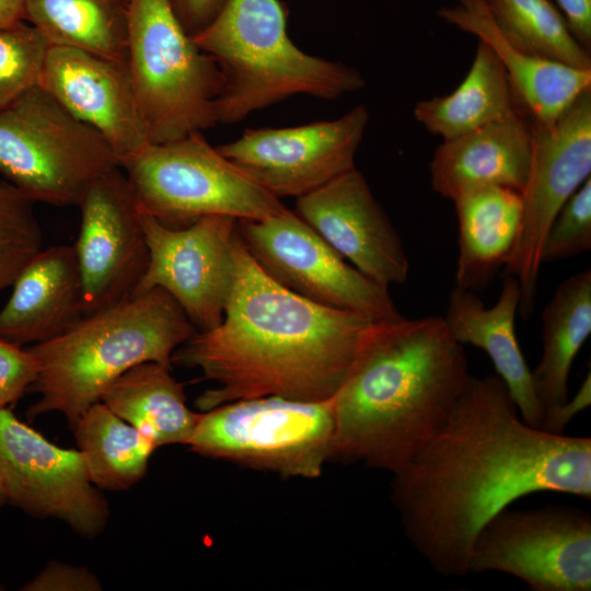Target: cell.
<instances>
[{"label":"cell","mask_w":591,"mask_h":591,"mask_svg":"<svg viewBox=\"0 0 591 591\" xmlns=\"http://www.w3.org/2000/svg\"><path fill=\"white\" fill-rule=\"evenodd\" d=\"M591 404V375L590 372L582 381L577 393L568 397L549 417L541 424V429L551 433L561 434L569 421Z\"/></svg>","instance_id":"obj_36"},{"label":"cell","mask_w":591,"mask_h":591,"mask_svg":"<svg viewBox=\"0 0 591 591\" xmlns=\"http://www.w3.org/2000/svg\"><path fill=\"white\" fill-rule=\"evenodd\" d=\"M531 161L522 190L523 213L505 276L520 286L519 314L529 318L535 306L545 235L561 206L591 177V88L583 91L552 124L532 120Z\"/></svg>","instance_id":"obj_12"},{"label":"cell","mask_w":591,"mask_h":591,"mask_svg":"<svg viewBox=\"0 0 591 591\" xmlns=\"http://www.w3.org/2000/svg\"><path fill=\"white\" fill-rule=\"evenodd\" d=\"M591 248V177L561 206L544 239L542 264L567 259Z\"/></svg>","instance_id":"obj_32"},{"label":"cell","mask_w":591,"mask_h":591,"mask_svg":"<svg viewBox=\"0 0 591 591\" xmlns=\"http://www.w3.org/2000/svg\"><path fill=\"white\" fill-rule=\"evenodd\" d=\"M1 589V588H0Z\"/></svg>","instance_id":"obj_40"},{"label":"cell","mask_w":591,"mask_h":591,"mask_svg":"<svg viewBox=\"0 0 591 591\" xmlns=\"http://www.w3.org/2000/svg\"><path fill=\"white\" fill-rule=\"evenodd\" d=\"M141 221L149 263L135 293L161 288L197 331L219 325L235 281L237 219L211 215L170 228L141 213Z\"/></svg>","instance_id":"obj_14"},{"label":"cell","mask_w":591,"mask_h":591,"mask_svg":"<svg viewBox=\"0 0 591 591\" xmlns=\"http://www.w3.org/2000/svg\"><path fill=\"white\" fill-rule=\"evenodd\" d=\"M21 590L23 591H99L102 584L88 568L50 561Z\"/></svg>","instance_id":"obj_34"},{"label":"cell","mask_w":591,"mask_h":591,"mask_svg":"<svg viewBox=\"0 0 591 591\" xmlns=\"http://www.w3.org/2000/svg\"><path fill=\"white\" fill-rule=\"evenodd\" d=\"M38 85L96 130L115 152L119 165L150 143L126 61L51 46L46 51Z\"/></svg>","instance_id":"obj_18"},{"label":"cell","mask_w":591,"mask_h":591,"mask_svg":"<svg viewBox=\"0 0 591 591\" xmlns=\"http://www.w3.org/2000/svg\"><path fill=\"white\" fill-rule=\"evenodd\" d=\"M541 491L590 500L591 439L528 425L497 374L471 375L440 430L391 482L405 537L443 577L468 575L483 525Z\"/></svg>","instance_id":"obj_1"},{"label":"cell","mask_w":591,"mask_h":591,"mask_svg":"<svg viewBox=\"0 0 591 591\" xmlns=\"http://www.w3.org/2000/svg\"><path fill=\"white\" fill-rule=\"evenodd\" d=\"M101 402L157 449L186 445L200 418V413L187 407L184 384L174 379L171 367L152 361L118 376L104 391Z\"/></svg>","instance_id":"obj_24"},{"label":"cell","mask_w":591,"mask_h":591,"mask_svg":"<svg viewBox=\"0 0 591 591\" xmlns=\"http://www.w3.org/2000/svg\"><path fill=\"white\" fill-rule=\"evenodd\" d=\"M236 274L223 318L197 331L172 364L197 368L217 387L200 394V412L262 396L332 399L385 323L321 305L273 280L239 234Z\"/></svg>","instance_id":"obj_2"},{"label":"cell","mask_w":591,"mask_h":591,"mask_svg":"<svg viewBox=\"0 0 591 591\" xmlns=\"http://www.w3.org/2000/svg\"><path fill=\"white\" fill-rule=\"evenodd\" d=\"M141 213L170 228L201 217L260 220L286 209L280 199L241 172L202 132L149 143L120 164Z\"/></svg>","instance_id":"obj_8"},{"label":"cell","mask_w":591,"mask_h":591,"mask_svg":"<svg viewBox=\"0 0 591 591\" xmlns=\"http://www.w3.org/2000/svg\"><path fill=\"white\" fill-rule=\"evenodd\" d=\"M227 0H167L184 30L194 36L218 14Z\"/></svg>","instance_id":"obj_35"},{"label":"cell","mask_w":591,"mask_h":591,"mask_svg":"<svg viewBox=\"0 0 591 591\" xmlns=\"http://www.w3.org/2000/svg\"><path fill=\"white\" fill-rule=\"evenodd\" d=\"M34 204L0 177V292L12 287L26 265L43 250V232Z\"/></svg>","instance_id":"obj_30"},{"label":"cell","mask_w":591,"mask_h":591,"mask_svg":"<svg viewBox=\"0 0 591 591\" xmlns=\"http://www.w3.org/2000/svg\"><path fill=\"white\" fill-rule=\"evenodd\" d=\"M130 0H24V21L48 47L127 60Z\"/></svg>","instance_id":"obj_27"},{"label":"cell","mask_w":591,"mask_h":591,"mask_svg":"<svg viewBox=\"0 0 591 591\" xmlns=\"http://www.w3.org/2000/svg\"><path fill=\"white\" fill-rule=\"evenodd\" d=\"M576 39L590 51L591 0H556Z\"/></svg>","instance_id":"obj_37"},{"label":"cell","mask_w":591,"mask_h":591,"mask_svg":"<svg viewBox=\"0 0 591 591\" xmlns=\"http://www.w3.org/2000/svg\"><path fill=\"white\" fill-rule=\"evenodd\" d=\"M72 429L90 479L99 489L125 490L146 475L157 448L103 402L90 406Z\"/></svg>","instance_id":"obj_28"},{"label":"cell","mask_w":591,"mask_h":591,"mask_svg":"<svg viewBox=\"0 0 591 591\" xmlns=\"http://www.w3.org/2000/svg\"><path fill=\"white\" fill-rule=\"evenodd\" d=\"M459 222L455 286L477 291L507 264L517 243L523 213L519 190L484 185L453 200Z\"/></svg>","instance_id":"obj_23"},{"label":"cell","mask_w":591,"mask_h":591,"mask_svg":"<svg viewBox=\"0 0 591 591\" xmlns=\"http://www.w3.org/2000/svg\"><path fill=\"white\" fill-rule=\"evenodd\" d=\"M333 398L302 402L262 396L200 412L186 444L199 455L285 478H317L331 461Z\"/></svg>","instance_id":"obj_9"},{"label":"cell","mask_w":591,"mask_h":591,"mask_svg":"<svg viewBox=\"0 0 591 591\" xmlns=\"http://www.w3.org/2000/svg\"><path fill=\"white\" fill-rule=\"evenodd\" d=\"M126 62L150 143L219 124L220 68L184 30L167 0H130Z\"/></svg>","instance_id":"obj_6"},{"label":"cell","mask_w":591,"mask_h":591,"mask_svg":"<svg viewBox=\"0 0 591 591\" xmlns=\"http://www.w3.org/2000/svg\"><path fill=\"white\" fill-rule=\"evenodd\" d=\"M24 20V0H0V28Z\"/></svg>","instance_id":"obj_38"},{"label":"cell","mask_w":591,"mask_h":591,"mask_svg":"<svg viewBox=\"0 0 591 591\" xmlns=\"http://www.w3.org/2000/svg\"><path fill=\"white\" fill-rule=\"evenodd\" d=\"M500 34L534 57L591 69V56L549 0H485Z\"/></svg>","instance_id":"obj_29"},{"label":"cell","mask_w":591,"mask_h":591,"mask_svg":"<svg viewBox=\"0 0 591 591\" xmlns=\"http://www.w3.org/2000/svg\"><path fill=\"white\" fill-rule=\"evenodd\" d=\"M497 571L533 591L591 590V515L570 506L500 510L477 533L468 573Z\"/></svg>","instance_id":"obj_10"},{"label":"cell","mask_w":591,"mask_h":591,"mask_svg":"<svg viewBox=\"0 0 591 591\" xmlns=\"http://www.w3.org/2000/svg\"><path fill=\"white\" fill-rule=\"evenodd\" d=\"M287 24L280 0H227L192 36L222 73L219 123H237L292 95L335 100L366 85L357 69L302 51L290 39Z\"/></svg>","instance_id":"obj_5"},{"label":"cell","mask_w":591,"mask_h":591,"mask_svg":"<svg viewBox=\"0 0 591 591\" xmlns=\"http://www.w3.org/2000/svg\"><path fill=\"white\" fill-rule=\"evenodd\" d=\"M0 480L7 502L38 518H55L85 537L99 535L109 507L77 449H63L0 409Z\"/></svg>","instance_id":"obj_13"},{"label":"cell","mask_w":591,"mask_h":591,"mask_svg":"<svg viewBox=\"0 0 591 591\" xmlns=\"http://www.w3.org/2000/svg\"><path fill=\"white\" fill-rule=\"evenodd\" d=\"M85 315L73 245L42 250L12 285L0 310V338L31 347L56 338Z\"/></svg>","instance_id":"obj_19"},{"label":"cell","mask_w":591,"mask_h":591,"mask_svg":"<svg viewBox=\"0 0 591 591\" xmlns=\"http://www.w3.org/2000/svg\"><path fill=\"white\" fill-rule=\"evenodd\" d=\"M437 14L486 43L503 66L518 103L532 120L552 125L587 89L591 69L531 56L512 46L497 28L485 0H456Z\"/></svg>","instance_id":"obj_21"},{"label":"cell","mask_w":591,"mask_h":591,"mask_svg":"<svg viewBox=\"0 0 591 591\" xmlns=\"http://www.w3.org/2000/svg\"><path fill=\"white\" fill-rule=\"evenodd\" d=\"M368 123L367 107L357 105L333 120L247 129L217 149L274 196L298 198L356 167Z\"/></svg>","instance_id":"obj_15"},{"label":"cell","mask_w":591,"mask_h":591,"mask_svg":"<svg viewBox=\"0 0 591 591\" xmlns=\"http://www.w3.org/2000/svg\"><path fill=\"white\" fill-rule=\"evenodd\" d=\"M520 112L524 111L499 58L478 40L474 60L460 85L447 95L418 101L414 117L428 132L448 140Z\"/></svg>","instance_id":"obj_26"},{"label":"cell","mask_w":591,"mask_h":591,"mask_svg":"<svg viewBox=\"0 0 591 591\" xmlns=\"http://www.w3.org/2000/svg\"><path fill=\"white\" fill-rule=\"evenodd\" d=\"M7 502V496L2 483L0 480V508Z\"/></svg>","instance_id":"obj_39"},{"label":"cell","mask_w":591,"mask_h":591,"mask_svg":"<svg viewBox=\"0 0 591 591\" xmlns=\"http://www.w3.org/2000/svg\"><path fill=\"white\" fill-rule=\"evenodd\" d=\"M47 49L38 32L24 20L0 28V109L38 85Z\"/></svg>","instance_id":"obj_31"},{"label":"cell","mask_w":591,"mask_h":591,"mask_svg":"<svg viewBox=\"0 0 591 591\" xmlns=\"http://www.w3.org/2000/svg\"><path fill=\"white\" fill-rule=\"evenodd\" d=\"M470 378L442 316L387 322L333 397L331 460L396 473L440 430Z\"/></svg>","instance_id":"obj_3"},{"label":"cell","mask_w":591,"mask_h":591,"mask_svg":"<svg viewBox=\"0 0 591 591\" xmlns=\"http://www.w3.org/2000/svg\"><path fill=\"white\" fill-rule=\"evenodd\" d=\"M591 334V270L565 279L542 313V356L532 372L543 419L568 395L572 362Z\"/></svg>","instance_id":"obj_25"},{"label":"cell","mask_w":591,"mask_h":591,"mask_svg":"<svg viewBox=\"0 0 591 591\" xmlns=\"http://www.w3.org/2000/svg\"><path fill=\"white\" fill-rule=\"evenodd\" d=\"M520 296V286L513 276H505L499 298L490 308L475 291L454 286L442 317L456 341L463 346H475L487 354L496 374L508 387L521 418L528 425L540 428L542 409L535 395L532 371L515 333Z\"/></svg>","instance_id":"obj_20"},{"label":"cell","mask_w":591,"mask_h":591,"mask_svg":"<svg viewBox=\"0 0 591 591\" xmlns=\"http://www.w3.org/2000/svg\"><path fill=\"white\" fill-rule=\"evenodd\" d=\"M78 207L80 230L73 247L88 315L135 293L149 248L136 196L120 166L102 174Z\"/></svg>","instance_id":"obj_16"},{"label":"cell","mask_w":591,"mask_h":591,"mask_svg":"<svg viewBox=\"0 0 591 591\" xmlns=\"http://www.w3.org/2000/svg\"><path fill=\"white\" fill-rule=\"evenodd\" d=\"M296 213L373 281L389 288L407 280L402 239L356 167L298 197Z\"/></svg>","instance_id":"obj_17"},{"label":"cell","mask_w":591,"mask_h":591,"mask_svg":"<svg viewBox=\"0 0 591 591\" xmlns=\"http://www.w3.org/2000/svg\"><path fill=\"white\" fill-rule=\"evenodd\" d=\"M116 166L106 140L39 85L0 109V173L34 202L78 207Z\"/></svg>","instance_id":"obj_7"},{"label":"cell","mask_w":591,"mask_h":591,"mask_svg":"<svg viewBox=\"0 0 591 591\" xmlns=\"http://www.w3.org/2000/svg\"><path fill=\"white\" fill-rule=\"evenodd\" d=\"M525 115L520 112L443 140L429 164L432 189L450 200L484 185L522 193L531 161V126Z\"/></svg>","instance_id":"obj_22"},{"label":"cell","mask_w":591,"mask_h":591,"mask_svg":"<svg viewBox=\"0 0 591 591\" xmlns=\"http://www.w3.org/2000/svg\"><path fill=\"white\" fill-rule=\"evenodd\" d=\"M38 370V361L27 347L0 338V409L28 392Z\"/></svg>","instance_id":"obj_33"},{"label":"cell","mask_w":591,"mask_h":591,"mask_svg":"<svg viewBox=\"0 0 591 591\" xmlns=\"http://www.w3.org/2000/svg\"><path fill=\"white\" fill-rule=\"evenodd\" d=\"M237 234L257 265L288 290L376 321L404 317L389 288L359 271L288 208L260 220H237Z\"/></svg>","instance_id":"obj_11"},{"label":"cell","mask_w":591,"mask_h":591,"mask_svg":"<svg viewBox=\"0 0 591 591\" xmlns=\"http://www.w3.org/2000/svg\"><path fill=\"white\" fill-rule=\"evenodd\" d=\"M196 332L179 304L161 288L84 315L62 335L27 347L39 364L28 389L39 398L27 417L59 412L72 428L130 368L149 361L172 367L174 351Z\"/></svg>","instance_id":"obj_4"}]
</instances>
